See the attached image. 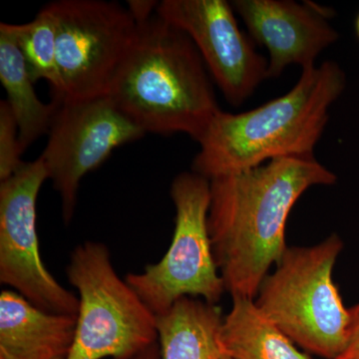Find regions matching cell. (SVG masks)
Instances as JSON below:
<instances>
[{"label": "cell", "mask_w": 359, "mask_h": 359, "mask_svg": "<svg viewBox=\"0 0 359 359\" xmlns=\"http://www.w3.org/2000/svg\"><path fill=\"white\" fill-rule=\"evenodd\" d=\"M0 80L7 93V103L11 107L18 128L21 150L26 149L48 134L52 119L57 109L58 100L42 102L37 97L26 68L25 58L13 37L0 28Z\"/></svg>", "instance_id": "15"}, {"label": "cell", "mask_w": 359, "mask_h": 359, "mask_svg": "<svg viewBox=\"0 0 359 359\" xmlns=\"http://www.w3.org/2000/svg\"><path fill=\"white\" fill-rule=\"evenodd\" d=\"M128 11L137 25H142L152 18L153 11H157L159 2L150 0H132L128 2Z\"/></svg>", "instance_id": "19"}, {"label": "cell", "mask_w": 359, "mask_h": 359, "mask_svg": "<svg viewBox=\"0 0 359 359\" xmlns=\"http://www.w3.org/2000/svg\"><path fill=\"white\" fill-rule=\"evenodd\" d=\"M219 344L224 359H311L247 297H233Z\"/></svg>", "instance_id": "14"}, {"label": "cell", "mask_w": 359, "mask_h": 359, "mask_svg": "<svg viewBox=\"0 0 359 359\" xmlns=\"http://www.w3.org/2000/svg\"><path fill=\"white\" fill-rule=\"evenodd\" d=\"M348 341L337 359H359V304L349 309Z\"/></svg>", "instance_id": "18"}, {"label": "cell", "mask_w": 359, "mask_h": 359, "mask_svg": "<svg viewBox=\"0 0 359 359\" xmlns=\"http://www.w3.org/2000/svg\"><path fill=\"white\" fill-rule=\"evenodd\" d=\"M138 26L107 95L144 133H184L199 143L221 109L197 47L158 15Z\"/></svg>", "instance_id": "3"}, {"label": "cell", "mask_w": 359, "mask_h": 359, "mask_svg": "<svg viewBox=\"0 0 359 359\" xmlns=\"http://www.w3.org/2000/svg\"><path fill=\"white\" fill-rule=\"evenodd\" d=\"M44 8L55 25L63 97L107 95L138 37L128 9L102 0H58Z\"/></svg>", "instance_id": "7"}, {"label": "cell", "mask_w": 359, "mask_h": 359, "mask_svg": "<svg viewBox=\"0 0 359 359\" xmlns=\"http://www.w3.org/2000/svg\"><path fill=\"white\" fill-rule=\"evenodd\" d=\"M210 182L208 226L224 289L233 299H255L287 250L285 229L295 203L311 187L334 185L337 176L306 156L278 158Z\"/></svg>", "instance_id": "1"}, {"label": "cell", "mask_w": 359, "mask_h": 359, "mask_svg": "<svg viewBox=\"0 0 359 359\" xmlns=\"http://www.w3.org/2000/svg\"><path fill=\"white\" fill-rule=\"evenodd\" d=\"M46 180L39 158L0 184V282L47 313L77 316L79 299L54 278L40 256L36 203Z\"/></svg>", "instance_id": "9"}, {"label": "cell", "mask_w": 359, "mask_h": 359, "mask_svg": "<svg viewBox=\"0 0 359 359\" xmlns=\"http://www.w3.org/2000/svg\"><path fill=\"white\" fill-rule=\"evenodd\" d=\"M355 32L356 36H358V39L359 40V13L358 14V18H356L355 20Z\"/></svg>", "instance_id": "21"}, {"label": "cell", "mask_w": 359, "mask_h": 359, "mask_svg": "<svg viewBox=\"0 0 359 359\" xmlns=\"http://www.w3.org/2000/svg\"><path fill=\"white\" fill-rule=\"evenodd\" d=\"M342 247L332 235L311 247L287 248L255 299L297 346L327 359L339 358L348 341L349 309L332 278Z\"/></svg>", "instance_id": "4"}, {"label": "cell", "mask_w": 359, "mask_h": 359, "mask_svg": "<svg viewBox=\"0 0 359 359\" xmlns=\"http://www.w3.org/2000/svg\"><path fill=\"white\" fill-rule=\"evenodd\" d=\"M18 128L6 100L0 101V182L11 178L25 164Z\"/></svg>", "instance_id": "17"}, {"label": "cell", "mask_w": 359, "mask_h": 359, "mask_svg": "<svg viewBox=\"0 0 359 359\" xmlns=\"http://www.w3.org/2000/svg\"><path fill=\"white\" fill-rule=\"evenodd\" d=\"M250 39L269 51V78H278L290 65L302 70L339 39L328 20L332 9L313 2L292 0H233Z\"/></svg>", "instance_id": "11"}, {"label": "cell", "mask_w": 359, "mask_h": 359, "mask_svg": "<svg viewBox=\"0 0 359 359\" xmlns=\"http://www.w3.org/2000/svg\"><path fill=\"white\" fill-rule=\"evenodd\" d=\"M76 316L47 313L11 290L0 294V359H67Z\"/></svg>", "instance_id": "12"}, {"label": "cell", "mask_w": 359, "mask_h": 359, "mask_svg": "<svg viewBox=\"0 0 359 359\" xmlns=\"http://www.w3.org/2000/svg\"><path fill=\"white\" fill-rule=\"evenodd\" d=\"M161 353L159 347L154 344L153 346L148 347L143 353L137 355L134 359H160Z\"/></svg>", "instance_id": "20"}, {"label": "cell", "mask_w": 359, "mask_h": 359, "mask_svg": "<svg viewBox=\"0 0 359 359\" xmlns=\"http://www.w3.org/2000/svg\"><path fill=\"white\" fill-rule=\"evenodd\" d=\"M170 193L176 221L169 249L159 263L125 278L155 316L182 297L216 304L226 292L208 226L211 182L195 172H184L173 180Z\"/></svg>", "instance_id": "6"}, {"label": "cell", "mask_w": 359, "mask_h": 359, "mask_svg": "<svg viewBox=\"0 0 359 359\" xmlns=\"http://www.w3.org/2000/svg\"><path fill=\"white\" fill-rule=\"evenodd\" d=\"M156 316L162 359H224L219 344L224 316L216 304L182 297Z\"/></svg>", "instance_id": "13"}, {"label": "cell", "mask_w": 359, "mask_h": 359, "mask_svg": "<svg viewBox=\"0 0 359 359\" xmlns=\"http://www.w3.org/2000/svg\"><path fill=\"white\" fill-rule=\"evenodd\" d=\"M346 86L344 70L328 60L302 70L285 95L247 112L219 111L199 142L193 172L212 180L278 158L314 156L330 106Z\"/></svg>", "instance_id": "2"}, {"label": "cell", "mask_w": 359, "mask_h": 359, "mask_svg": "<svg viewBox=\"0 0 359 359\" xmlns=\"http://www.w3.org/2000/svg\"><path fill=\"white\" fill-rule=\"evenodd\" d=\"M156 13L190 37L231 105H242L268 79V59L241 29L231 2L164 0Z\"/></svg>", "instance_id": "10"}, {"label": "cell", "mask_w": 359, "mask_h": 359, "mask_svg": "<svg viewBox=\"0 0 359 359\" xmlns=\"http://www.w3.org/2000/svg\"><path fill=\"white\" fill-rule=\"evenodd\" d=\"M53 98L58 100L57 109L39 159L60 196L63 219L69 224L85 175L103 164L116 148L139 140L145 133L108 95Z\"/></svg>", "instance_id": "8"}, {"label": "cell", "mask_w": 359, "mask_h": 359, "mask_svg": "<svg viewBox=\"0 0 359 359\" xmlns=\"http://www.w3.org/2000/svg\"><path fill=\"white\" fill-rule=\"evenodd\" d=\"M66 273L79 294L67 359H134L156 344L155 314L116 273L105 245H78Z\"/></svg>", "instance_id": "5"}, {"label": "cell", "mask_w": 359, "mask_h": 359, "mask_svg": "<svg viewBox=\"0 0 359 359\" xmlns=\"http://www.w3.org/2000/svg\"><path fill=\"white\" fill-rule=\"evenodd\" d=\"M0 28L13 37L32 81L46 80L53 97L65 96L57 65L55 25L46 9H42L34 20L25 25L1 22Z\"/></svg>", "instance_id": "16"}]
</instances>
